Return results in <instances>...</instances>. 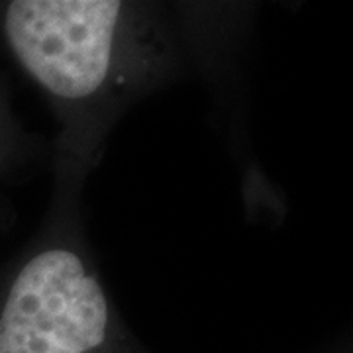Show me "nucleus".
<instances>
[{
	"label": "nucleus",
	"instance_id": "1",
	"mask_svg": "<svg viewBox=\"0 0 353 353\" xmlns=\"http://www.w3.org/2000/svg\"><path fill=\"white\" fill-rule=\"evenodd\" d=\"M2 34L34 83L53 101L90 102L102 94L126 50L128 6L112 0H14Z\"/></svg>",
	"mask_w": 353,
	"mask_h": 353
},
{
	"label": "nucleus",
	"instance_id": "2",
	"mask_svg": "<svg viewBox=\"0 0 353 353\" xmlns=\"http://www.w3.org/2000/svg\"><path fill=\"white\" fill-rule=\"evenodd\" d=\"M0 353H126L99 277L81 253H34L0 301Z\"/></svg>",
	"mask_w": 353,
	"mask_h": 353
},
{
	"label": "nucleus",
	"instance_id": "3",
	"mask_svg": "<svg viewBox=\"0 0 353 353\" xmlns=\"http://www.w3.org/2000/svg\"><path fill=\"white\" fill-rule=\"evenodd\" d=\"M0 150H2V124H0Z\"/></svg>",
	"mask_w": 353,
	"mask_h": 353
}]
</instances>
